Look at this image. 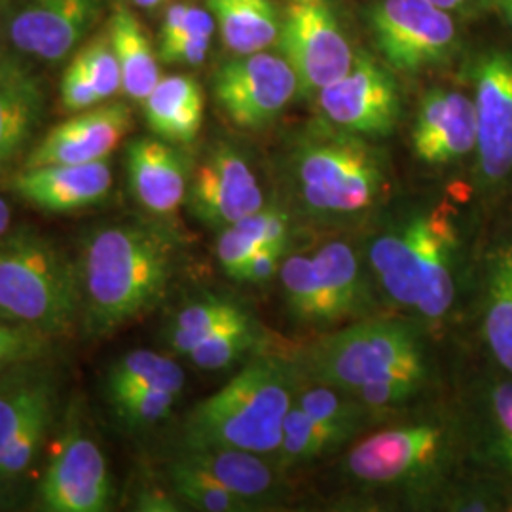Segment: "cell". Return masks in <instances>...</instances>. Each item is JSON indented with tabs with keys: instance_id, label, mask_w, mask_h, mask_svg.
<instances>
[{
	"instance_id": "f907efd6",
	"label": "cell",
	"mask_w": 512,
	"mask_h": 512,
	"mask_svg": "<svg viewBox=\"0 0 512 512\" xmlns=\"http://www.w3.org/2000/svg\"><path fill=\"white\" fill-rule=\"evenodd\" d=\"M2 2H6V0H0V4H2Z\"/></svg>"
},
{
	"instance_id": "4316f807",
	"label": "cell",
	"mask_w": 512,
	"mask_h": 512,
	"mask_svg": "<svg viewBox=\"0 0 512 512\" xmlns=\"http://www.w3.org/2000/svg\"><path fill=\"white\" fill-rule=\"evenodd\" d=\"M224 46L236 55L272 48L281 31V8L274 0H205Z\"/></svg>"
},
{
	"instance_id": "6da1fadb",
	"label": "cell",
	"mask_w": 512,
	"mask_h": 512,
	"mask_svg": "<svg viewBox=\"0 0 512 512\" xmlns=\"http://www.w3.org/2000/svg\"><path fill=\"white\" fill-rule=\"evenodd\" d=\"M456 207L439 203L387 220L368 243L366 264L385 300L442 325L471 293L476 247Z\"/></svg>"
},
{
	"instance_id": "9c48e42d",
	"label": "cell",
	"mask_w": 512,
	"mask_h": 512,
	"mask_svg": "<svg viewBox=\"0 0 512 512\" xmlns=\"http://www.w3.org/2000/svg\"><path fill=\"white\" fill-rule=\"evenodd\" d=\"M476 109L475 190L482 219L512 209V50H484L469 63Z\"/></svg>"
},
{
	"instance_id": "3957f363",
	"label": "cell",
	"mask_w": 512,
	"mask_h": 512,
	"mask_svg": "<svg viewBox=\"0 0 512 512\" xmlns=\"http://www.w3.org/2000/svg\"><path fill=\"white\" fill-rule=\"evenodd\" d=\"M287 181L298 211L325 226H349L387 200L391 171L384 152L327 122L306 129L287 154Z\"/></svg>"
},
{
	"instance_id": "7bdbcfd3",
	"label": "cell",
	"mask_w": 512,
	"mask_h": 512,
	"mask_svg": "<svg viewBox=\"0 0 512 512\" xmlns=\"http://www.w3.org/2000/svg\"><path fill=\"white\" fill-rule=\"evenodd\" d=\"M213 37L209 35H188L158 42V57L165 65L198 67L211 52Z\"/></svg>"
},
{
	"instance_id": "f546056e",
	"label": "cell",
	"mask_w": 512,
	"mask_h": 512,
	"mask_svg": "<svg viewBox=\"0 0 512 512\" xmlns=\"http://www.w3.org/2000/svg\"><path fill=\"white\" fill-rule=\"evenodd\" d=\"M55 403V385L40 372H16L0 378V456L38 410Z\"/></svg>"
},
{
	"instance_id": "8fae6325",
	"label": "cell",
	"mask_w": 512,
	"mask_h": 512,
	"mask_svg": "<svg viewBox=\"0 0 512 512\" xmlns=\"http://www.w3.org/2000/svg\"><path fill=\"white\" fill-rule=\"evenodd\" d=\"M365 21L391 71L421 73L450 63L459 52L454 14L429 0H370Z\"/></svg>"
},
{
	"instance_id": "7402d4cb",
	"label": "cell",
	"mask_w": 512,
	"mask_h": 512,
	"mask_svg": "<svg viewBox=\"0 0 512 512\" xmlns=\"http://www.w3.org/2000/svg\"><path fill=\"white\" fill-rule=\"evenodd\" d=\"M21 200L48 213H71L103 202L112 190L109 160L23 167L12 179Z\"/></svg>"
},
{
	"instance_id": "4dcf8cb0",
	"label": "cell",
	"mask_w": 512,
	"mask_h": 512,
	"mask_svg": "<svg viewBox=\"0 0 512 512\" xmlns=\"http://www.w3.org/2000/svg\"><path fill=\"white\" fill-rule=\"evenodd\" d=\"M247 315V311L228 298L203 296L175 315L167 332V342L173 351L186 357L205 338Z\"/></svg>"
},
{
	"instance_id": "b9f144b4",
	"label": "cell",
	"mask_w": 512,
	"mask_h": 512,
	"mask_svg": "<svg viewBox=\"0 0 512 512\" xmlns=\"http://www.w3.org/2000/svg\"><path fill=\"white\" fill-rule=\"evenodd\" d=\"M101 99L95 92L88 74L80 61L73 57L69 67L65 69L63 78H61V105L67 112H82V110L92 109L99 105Z\"/></svg>"
},
{
	"instance_id": "1f68e13d",
	"label": "cell",
	"mask_w": 512,
	"mask_h": 512,
	"mask_svg": "<svg viewBox=\"0 0 512 512\" xmlns=\"http://www.w3.org/2000/svg\"><path fill=\"white\" fill-rule=\"evenodd\" d=\"M348 444L325 425L311 420L310 416L293 404L283 421L281 442L275 452V461L283 471L308 465L311 461L325 458Z\"/></svg>"
},
{
	"instance_id": "ee69618b",
	"label": "cell",
	"mask_w": 512,
	"mask_h": 512,
	"mask_svg": "<svg viewBox=\"0 0 512 512\" xmlns=\"http://www.w3.org/2000/svg\"><path fill=\"white\" fill-rule=\"evenodd\" d=\"M289 245L291 243H275V245H266V247L258 249L255 255L245 262L236 281L251 283V285L270 283L274 277L279 275L283 258L289 253Z\"/></svg>"
},
{
	"instance_id": "681fc988",
	"label": "cell",
	"mask_w": 512,
	"mask_h": 512,
	"mask_svg": "<svg viewBox=\"0 0 512 512\" xmlns=\"http://www.w3.org/2000/svg\"><path fill=\"white\" fill-rule=\"evenodd\" d=\"M129 2L137 8H143V10H154L160 4H164V0H129Z\"/></svg>"
},
{
	"instance_id": "4fadbf2b",
	"label": "cell",
	"mask_w": 512,
	"mask_h": 512,
	"mask_svg": "<svg viewBox=\"0 0 512 512\" xmlns=\"http://www.w3.org/2000/svg\"><path fill=\"white\" fill-rule=\"evenodd\" d=\"M476 247L473 308L486 361L512 376V209L488 219Z\"/></svg>"
},
{
	"instance_id": "484cf974",
	"label": "cell",
	"mask_w": 512,
	"mask_h": 512,
	"mask_svg": "<svg viewBox=\"0 0 512 512\" xmlns=\"http://www.w3.org/2000/svg\"><path fill=\"white\" fill-rule=\"evenodd\" d=\"M107 31L122 71V92L143 105L162 78L158 50L141 19L126 4L114 8Z\"/></svg>"
},
{
	"instance_id": "60d3db41",
	"label": "cell",
	"mask_w": 512,
	"mask_h": 512,
	"mask_svg": "<svg viewBox=\"0 0 512 512\" xmlns=\"http://www.w3.org/2000/svg\"><path fill=\"white\" fill-rule=\"evenodd\" d=\"M217 31V23L209 8L175 2L167 8L162 27H160V42L173 38L188 37V35H209L213 37Z\"/></svg>"
},
{
	"instance_id": "e575fe53",
	"label": "cell",
	"mask_w": 512,
	"mask_h": 512,
	"mask_svg": "<svg viewBox=\"0 0 512 512\" xmlns=\"http://www.w3.org/2000/svg\"><path fill=\"white\" fill-rule=\"evenodd\" d=\"M258 340L260 332L256 329L251 315H247L205 338L186 357L192 361V365L202 370H222L236 365L239 359L253 351Z\"/></svg>"
},
{
	"instance_id": "c3c4849f",
	"label": "cell",
	"mask_w": 512,
	"mask_h": 512,
	"mask_svg": "<svg viewBox=\"0 0 512 512\" xmlns=\"http://www.w3.org/2000/svg\"><path fill=\"white\" fill-rule=\"evenodd\" d=\"M501 16L505 18V21L509 23V27L512 29V0H495Z\"/></svg>"
},
{
	"instance_id": "277c9868",
	"label": "cell",
	"mask_w": 512,
	"mask_h": 512,
	"mask_svg": "<svg viewBox=\"0 0 512 512\" xmlns=\"http://www.w3.org/2000/svg\"><path fill=\"white\" fill-rule=\"evenodd\" d=\"M302 376L296 363L260 355L184 421V448L222 446L275 456Z\"/></svg>"
},
{
	"instance_id": "5bb4252c",
	"label": "cell",
	"mask_w": 512,
	"mask_h": 512,
	"mask_svg": "<svg viewBox=\"0 0 512 512\" xmlns=\"http://www.w3.org/2000/svg\"><path fill=\"white\" fill-rule=\"evenodd\" d=\"M298 76L283 55H232L213 74V97L239 129L268 128L298 93Z\"/></svg>"
},
{
	"instance_id": "d6a6232c",
	"label": "cell",
	"mask_w": 512,
	"mask_h": 512,
	"mask_svg": "<svg viewBox=\"0 0 512 512\" xmlns=\"http://www.w3.org/2000/svg\"><path fill=\"white\" fill-rule=\"evenodd\" d=\"M184 370L173 359L150 349H135L110 366L107 387L116 389H167L183 393Z\"/></svg>"
},
{
	"instance_id": "f35d334b",
	"label": "cell",
	"mask_w": 512,
	"mask_h": 512,
	"mask_svg": "<svg viewBox=\"0 0 512 512\" xmlns=\"http://www.w3.org/2000/svg\"><path fill=\"white\" fill-rule=\"evenodd\" d=\"M425 385L427 378L399 376L351 389V393L374 414H393L395 410L403 408L404 404L412 403L425 389Z\"/></svg>"
},
{
	"instance_id": "836d02e7",
	"label": "cell",
	"mask_w": 512,
	"mask_h": 512,
	"mask_svg": "<svg viewBox=\"0 0 512 512\" xmlns=\"http://www.w3.org/2000/svg\"><path fill=\"white\" fill-rule=\"evenodd\" d=\"M169 480L175 495L192 509L203 512L251 511L249 505H245L226 486H222L215 476L209 475L202 467L194 465L183 456L171 463Z\"/></svg>"
},
{
	"instance_id": "83f0119b",
	"label": "cell",
	"mask_w": 512,
	"mask_h": 512,
	"mask_svg": "<svg viewBox=\"0 0 512 512\" xmlns=\"http://www.w3.org/2000/svg\"><path fill=\"white\" fill-rule=\"evenodd\" d=\"M293 217L285 207L266 205L253 215L220 230L217 258L220 268L230 279H236L245 262L258 249L275 243H291Z\"/></svg>"
},
{
	"instance_id": "816d5d0a",
	"label": "cell",
	"mask_w": 512,
	"mask_h": 512,
	"mask_svg": "<svg viewBox=\"0 0 512 512\" xmlns=\"http://www.w3.org/2000/svg\"><path fill=\"white\" fill-rule=\"evenodd\" d=\"M164 2H169V0H164Z\"/></svg>"
},
{
	"instance_id": "7dc6e473",
	"label": "cell",
	"mask_w": 512,
	"mask_h": 512,
	"mask_svg": "<svg viewBox=\"0 0 512 512\" xmlns=\"http://www.w3.org/2000/svg\"><path fill=\"white\" fill-rule=\"evenodd\" d=\"M10 222H12V211H10L8 203L0 198V241L8 236Z\"/></svg>"
},
{
	"instance_id": "ac0fdd59",
	"label": "cell",
	"mask_w": 512,
	"mask_h": 512,
	"mask_svg": "<svg viewBox=\"0 0 512 512\" xmlns=\"http://www.w3.org/2000/svg\"><path fill=\"white\" fill-rule=\"evenodd\" d=\"M107 458L92 435L71 418L40 484L42 509L50 512H103L112 501Z\"/></svg>"
},
{
	"instance_id": "cb8c5ba5",
	"label": "cell",
	"mask_w": 512,
	"mask_h": 512,
	"mask_svg": "<svg viewBox=\"0 0 512 512\" xmlns=\"http://www.w3.org/2000/svg\"><path fill=\"white\" fill-rule=\"evenodd\" d=\"M183 458L215 476L251 511L274 507L287 495L283 469L268 456L222 446L184 448Z\"/></svg>"
},
{
	"instance_id": "5b68a950",
	"label": "cell",
	"mask_w": 512,
	"mask_h": 512,
	"mask_svg": "<svg viewBox=\"0 0 512 512\" xmlns=\"http://www.w3.org/2000/svg\"><path fill=\"white\" fill-rule=\"evenodd\" d=\"M0 315L44 336H67L82 319L78 266L35 228L0 241Z\"/></svg>"
},
{
	"instance_id": "d6986e66",
	"label": "cell",
	"mask_w": 512,
	"mask_h": 512,
	"mask_svg": "<svg viewBox=\"0 0 512 512\" xmlns=\"http://www.w3.org/2000/svg\"><path fill=\"white\" fill-rule=\"evenodd\" d=\"M133 126L126 103L105 101L92 109L76 112L69 120L50 129L33 148L23 167L57 164H92L109 160Z\"/></svg>"
},
{
	"instance_id": "7c38bea8",
	"label": "cell",
	"mask_w": 512,
	"mask_h": 512,
	"mask_svg": "<svg viewBox=\"0 0 512 512\" xmlns=\"http://www.w3.org/2000/svg\"><path fill=\"white\" fill-rule=\"evenodd\" d=\"M281 55L298 76V93L315 97L348 73L357 52L349 40L336 0H283Z\"/></svg>"
},
{
	"instance_id": "2e32d148",
	"label": "cell",
	"mask_w": 512,
	"mask_h": 512,
	"mask_svg": "<svg viewBox=\"0 0 512 512\" xmlns=\"http://www.w3.org/2000/svg\"><path fill=\"white\" fill-rule=\"evenodd\" d=\"M105 0H19L4 19V38L23 59L57 65L80 48L103 18Z\"/></svg>"
},
{
	"instance_id": "f1b7e54d",
	"label": "cell",
	"mask_w": 512,
	"mask_h": 512,
	"mask_svg": "<svg viewBox=\"0 0 512 512\" xmlns=\"http://www.w3.org/2000/svg\"><path fill=\"white\" fill-rule=\"evenodd\" d=\"M294 404L300 406L311 420L325 425L346 442L363 433L370 418L376 416L348 389L304 378L296 391Z\"/></svg>"
},
{
	"instance_id": "d590c367",
	"label": "cell",
	"mask_w": 512,
	"mask_h": 512,
	"mask_svg": "<svg viewBox=\"0 0 512 512\" xmlns=\"http://www.w3.org/2000/svg\"><path fill=\"white\" fill-rule=\"evenodd\" d=\"M55 403L44 406L27 421L16 440L0 456V488L16 484L29 471L54 425Z\"/></svg>"
},
{
	"instance_id": "f5cc1de1",
	"label": "cell",
	"mask_w": 512,
	"mask_h": 512,
	"mask_svg": "<svg viewBox=\"0 0 512 512\" xmlns=\"http://www.w3.org/2000/svg\"><path fill=\"white\" fill-rule=\"evenodd\" d=\"M0 372H2V370H0Z\"/></svg>"
},
{
	"instance_id": "74e56055",
	"label": "cell",
	"mask_w": 512,
	"mask_h": 512,
	"mask_svg": "<svg viewBox=\"0 0 512 512\" xmlns=\"http://www.w3.org/2000/svg\"><path fill=\"white\" fill-rule=\"evenodd\" d=\"M74 57L84 67L101 103L110 101L114 95L122 92V71L110 42L109 31L86 42Z\"/></svg>"
},
{
	"instance_id": "ba28073f",
	"label": "cell",
	"mask_w": 512,
	"mask_h": 512,
	"mask_svg": "<svg viewBox=\"0 0 512 512\" xmlns=\"http://www.w3.org/2000/svg\"><path fill=\"white\" fill-rule=\"evenodd\" d=\"M277 277L285 308L304 327L332 329L370 311L372 293L361 256L344 239L311 253H287Z\"/></svg>"
},
{
	"instance_id": "603a6c76",
	"label": "cell",
	"mask_w": 512,
	"mask_h": 512,
	"mask_svg": "<svg viewBox=\"0 0 512 512\" xmlns=\"http://www.w3.org/2000/svg\"><path fill=\"white\" fill-rule=\"evenodd\" d=\"M129 190L147 213L173 217L186 202L188 167L183 154L167 141L141 137L126 150Z\"/></svg>"
},
{
	"instance_id": "8d00e7d4",
	"label": "cell",
	"mask_w": 512,
	"mask_h": 512,
	"mask_svg": "<svg viewBox=\"0 0 512 512\" xmlns=\"http://www.w3.org/2000/svg\"><path fill=\"white\" fill-rule=\"evenodd\" d=\"M114 414L129 427H150L169 416L179 393L167 389H116L109 391Z\"/></svg>"
},
{
	"instance_id": "d4e9b609",
	"label": "cell",
	"mask_w": 512,
	"mask_h": 512,
	"mask_svg": "<svg viewBox=\"0 0 512 512\" xmlns=\"http://www.w3.org/2000/svg\"><path fill=\"white\" fill-rule=\"evenodd\" d=\"M148 128L167 143L188 145L203 126L205 95L196 78L186 74L162 76L145 103Z\"/></svg>"
},
{
	"instance_id": "ab89813d",
	"label": "cell",
	"mask_w": 512,
	"mask_h": 512,
	"mask_svg": "<svg viewBox=\"0 0 512 512\" xmlns=\"http://www.w3.org/2000/svg\"><path fill=\"white\" fill-rule=\"evenodd\" d=\"M48 349V336L23 325L0 323V370L40 359Z\"/></svg>"
},
{
	"instance_id": "52a82bcc",
	"label": "cell",
	"mask_w": 512,
	"mask_h": 512,
	"mask_svg": "<svg viewBox=\"0 0 512 512\" xmlns=\"http://www.w3.org/2000/svg\"><path fill=\"white\" fill-rule=\"evenodd\" d=\"M310 382L357 389L399 376L429 380L420 327L397 317H372L332 330L294 361Z\"/></svg>"
},
{
	"instance_id": "8992f818",
	"label": "cell",
	"mask_w": 512,
	"mask_h": 512,
	"mask_svg": "<svg viewBox=\"0 0 512 512\" xmlns=\"http://www.w3.org/2000/svg\"><path fill=\"white\" fill-rule=\"evenodd\" d=\"M463 450L456 412L408 421L357 442L346 475L370 488L429 490L433 501L459 475Z\"/></svg>"
},
{
	"instance_id": "ffe728a7",
	"label": "cell",
	"mask_w": 512,
	"mask_h": 512,
	"mask_svg": "<svg viewBox=\"0 0 512 512\" xmlns=\"http://www.w3.org/2000/svg\"><path fill=\"white\" fill-rule=\"evenodd\" d=\"M476 139L473 95L452 88H433L421 97L412 128V147L423 164L440 167L475 160Z\"/></svg>"
},
{
	"instance_id": "e0dca14e",
	"label": "cell",
	"mask_w": 512,
	"mask_h": 512,
	"mask_svg": "<svg viewBox=\"0 0 512 512\" xmlns=\"http://www.w3.org/2000/svg\"><path fill=\"white\" fill-rule=\"evenodd\" d=\"M186 203L196 219L220 232L264 209L266 196L245 154L219 143L207 150L190 177Z\"/></svg>"
},
{
	"instance_id": "f6af8a7d",
	"label": "cell",
	"mask_w": 512,
	"mask_h": 512,
	"mask_svg": "<svg viewBox=\"0 0 512 512\" xmlns=\"http://www.w3.org/2000/svg\"><path fill=\"white\" fill-rule=\"evenodd\" d=\"M137 511L143 512H177L181 511L179 501L173 495L158 488H147L137 497Z\"/></svg>"
},
{
	"instance_id": "7a4b0ae2",
	"label": "cell",
	"mask_w": 512,
	"mask_h": 512,
	"mask_svg": "<svg viewBox=\"0 0 512 512\" xmlns=\"http://www.w3.org/2000/svg\"><path fill=\"white\" fill-rule=\"evenodd\" d=\"M177 266V243L150 222L107 224L86 239L78 262L80 323L107 336L164 300Z\"/></svg>"
},
{
	"instance_id": "30bf717a",
	"label": "cell",
	"mask_w": 512,
	"mask_h": 512,
	"mask_svg": "<svg viewBox=\"0 0 512 512\" xmlns=\"http://www.w3.org/2000/svg\"><path fill=\"white\" fill-rule=\"evenodd\" d=\"M463 467L512 494V376L486 361L461 384L456 406Z\"/></svg>"
},
{
	"instance_id": "44dd1931",
	"label": "cell",
	"mask_w": 512,
	"mask_h": 512,
	"mask_svg": "<svg viewBox=\"0 0 512 512\" xmlns=\"http://www.w3.org/2000/svg\"><path fill=\"white\" fill-rule=\"evenodd\" d=\"M44 114L42 80L21 55L0 48V175L27 152Z\"/></svg>"
},
{
	"instance_id": "bcb514c9",
	"label": "cell",
	"mask_w": 512,
	"mask_h": 512,
	"mask_svg": "<svg viewBox=\"0 0 512 512\" xmlns=\"http://www.w3.org/2000/svg\"><path fill=\"white\" fill-rule=\"evenodd\" d=\"M437 4L442 10L454 14V16H476L484 12L495 0H429Z\"/></svg>"
},
{
	"instance_id": "9a60e30c",
	"label": "cell",
	"mask_w": 512,
	"mask_h": 512,
	"mask_svg": "<svg viewBox=\"0 0 512 512\" xmlns=\"http://www.w3.org/2000/svg\"><path fill=\"white\" fill-rule=\"evenodd\" d=\"M325 122L366 139L387 137L403 112L401 90L387 65L359 50L348 73L315 95Z\"/></svg>"
}]
</instances>
